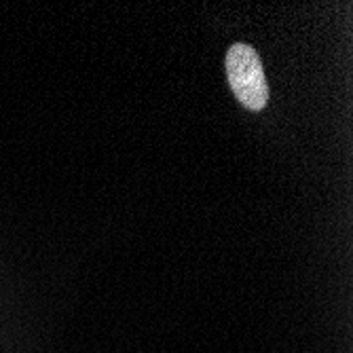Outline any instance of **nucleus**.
<instances>
[{"instance_id":"1","label":"nucleus","mask_w":353,"mask_h":353,"mask_svg":"<svg viewBox=\"0 0 353 353\" xmlns=\"http://www.w3.org/2000/svg\"><path fill=\"white\" fill-rule=\"evenodd\" d=\"M227 79L239 104L252 112H261L269 102V85L263 70V61L254 47L235 43L227 51Z\"/></svg>"}]
</instances>
